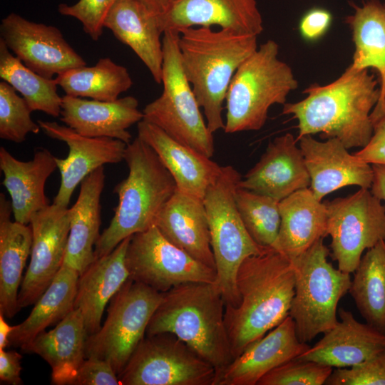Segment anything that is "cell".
Wrapping results in <instances>:
<instances>
[{"instance_id":"cell-1","label":"cell","mask_w":385,"mask_h":385,"mask_svg":"<svg viewBox=\"0 0 385 385\" xmlns=\"http://www.w3.org/2000/svg\"><path fill=\"white\" fill-rule=\"evenodd\" d=\"M307 97L283 105L282 113L298 120V138L320 133L337 138L347 149L364 148L374 133L371 113L380 98V87L369 69L351 65L334 81L312 84L304 91Z\"/></svg>"},{"instance_id":"cell-2","label":"cell","mask_w":385,"mask_h":385,"mask_svg":"<svg viewBox=\"0 0 385 385\" xmlns=\"http://www.w3.org/2000/svg\"><path fill=\"white\" fill-rule=\"evenodd\" d=\"M294 284L293 262L274 249L243 260L236 277L240 303L224 313L233 359L289 315Z\"/></svg>"},{"instance_id":"cell-3","label":"cell","mask_w":385,"mask_h":385,"mask_svg":"<svg viewBox=\"0 0 385 385\" xmlns=\"http://www.w3.org/2000/svg\"><path fill=\"white\" fill-rule=\"evenodd\" d=\"M178 32L183 71L214 134L225 128L222 111L227 89L237 68L258 48L257 36L211 27Z\"/></svg>"},{"instance_id":"cell-4","label":"cell","mask_w":385,"mask_h":385,"mask_svg":"<svg viewBox=\"0 0 385 385\" xmlns=\"http://www.w3.org/2000/svg\"><path fill=\"white\" fill-rule=\"evenodd\" d=\"M225 307L217 283L180 284L163 292L145 335L175 334L215 368L217 377L233 359Z\"/></svg>"},{"instance_id":"cell-5","label":"cell","mask_w":385,"mask_h":385,"mask_svg":"<svg viewBox=\"0 0 385 385\" xmlns=\"http://www.w3.org/2000/svg\"><path fill=\"white\" fill-rule=\"evenodd\" d=\"M124 160L128 174L113 189L118 202L108 227L96 243V259L110 253L125 238L155 225L177 189L156 153L138 137L127 144Z\"/></svg>"},{"instance_id":"cell-6","label":"cell","mask_w":385,"mask_h":385,"mask_svg":"<svg viewBox=\"0 0 385 385\" xmlns=\"http://www.w3.org/2000/svg\"><path fill=\"white\" fill-rule=\"evenodd\" d=\"M278 54L277 43L267 40L237 68L226 94L225 133L261 129L270 108L285 104L289 93L297 89L291 67Z\"/></svg>"},{"instance_id":"cell-7","label":"cell","mask_w":385,"mask_h":385,"mask_svg":"<svg viewBox=\"0 0 385 385\" xmlns=\"http://www.w3.org/2000/svg\"><path fill=\"white\" fill-rule=\"evenodd\" d=\"M241 178L234 167L222 166L218 177L207 188L202 199L215 262L217 284L225 307H235L240 303L236 277L243 260L271 249L255 242L240 217L235 190Z\"/></svg>"},{"instance_id":"cell-8","label":"cell","mask_w":385,"mask_h":385,"mask_svg":"<svg viewBox=\"0 0 385 385\" xmlns=\"http://www.w3.org/2000/svg\"><path fill=\"white\" fill-rule=\"evenodd\" d=\"M329 255L322 238L292 260L295 284L289 315L304 343L337 324L339 302L351 286L350 274L335 268L327 260Z\"/></svg>"},{"instance_id":"cell-9","label":"cell","mask_w":385,"mask_h":385,"mask_svg":"<svg viewBox=\"0 0 385 385\" xmlns=\"http://www.w3.org/2000/svg\"><path fill=\"white\" fill-rule=\"evenodd\" d=\"M179 32L163 34L161 95L143 110V120L155 125L175 140L212 158L213 133L209 130L192 86L183 69L178 47Z\"/></svg>"},{"instance_id":"cell-10","label":"cell","mask_w":385,"mask_h":385,"mask_svg":"<svg viewBox=\"0 0 385 385\" xmlns=\"http://www.w3.org/2000/svg\"><path fill=\"white\" fill-rule=\"evenodd\" d=\"M163 298V292L128 278L111 299L104 324L88 336L86 358L104 359L120 374L145 337Z\"/></svg>"},{"instance_id":"cell-11","label":"cell","mask_w":385,"mask_h":385,"mask_svg":"<svg viewBox=\"0 0 385 385\" xmlns=\"http://www.w3.org/2000/svg\"><path fill=\"white\" fill-rule=\"evenodd\" d=\"M216 371L171 333L144 337L122 371L120 385H215Z\"/></svg>"},{"instance_id":"cell-12","label":"cell","mask_w":385,"mask_h":385,"mask_svg":"<svg viewBox=\"0 0 385 385\" xmlns=\"http://www.w3.org/2000/svg\"><path fill=\"white\" fill-rule=\"evenodd\" d=\"M325 204L332 257L340 270L351 274L364 251L385 241V205L366 188Z\"/></svg>"},{"instance_id":"cell-13","label":"cell","mask_w":385,"mask_h":385,"mask_svg":"<svg viewBox=\"0 0 385 385\" xmlns=\"http://www.w3.org/2000/svg\"><path fill=\"white\" fill-rule=\"evenodd\" d=\"M125 264L129 278L163 293L188 282L217 283L215 270L174 245L155 225L131 236Z\"/></svg>"},{"instance_id":"cell-14","label":"cell","mask_w":385,"mask_h":385,"mask_svg":"<svg viewBox=\"0 0 385 385\" xmlns=\"http://www.w3.org/2000/svg\"><path fill=\"white\" fill-rule=\"evenodd\" d=\"M29 225L31 258L19 289V310L36 302L63 264L70 230L69 209L49 205L33 215Z\"/></svg>"},{"instance_id":"cell-15","label":"cell","mask_w":385,"mask_h":385,"mask_svg":"<svg viewBox=\"0 0 385 385\" xmlns=\"http://www.w3.org/2000/svg\"><path fill=\"white\" fill-rule=\"evenodd\" d=\"M0 34L14 56L43 77L54 78L67 70L86 66L56 26L11 13L1 20Z\"/></svg>"},{"instance_id":"cell-16","label":"cell","mask_w":385,"mask_h":385,"mask_svg":"<svg viewBox=\"0 0 385 385\" xmlns=\"http://www.w3.org/2000/svg\"><path fill=\"white\" fill-rule=\"evenodd\" d=\"M38 123L47 136L64 142L69 149L66 158L56 157L61 183L54 204L68 207L76 188L86 176L105 164L124 160L127 144L120 140L84 136L55 121L38 120Z\"/></svg>"},{"instance_id":"cell-17","label":"cell","mask_w":385,"mask_h":385,"mask_svg":"<svg viewBox=\"0 0 385 385\" xmlns=\"http://www.w3.org/2000/svg\"><path fill=\"white\" fill-rule=\"evenodd\" d=\"M156 17L163 34L212 26L257 36L263 31L257 0H171Z\"/></svg>"},{"instance_id":"cell-18","label":"cell","mask_w":385,"mask_h":385,"mask_svg":"<svg viewBox=\"0 0 385 385\" xmlns=\"http://www.w3.org/2000/svg\"><path fill=\"white\" fill-rule=\"evenodd\" d=\"M297 140L310 177L309 188L317 200L349 185L371 188V165L350 154L338 139L319 141L306 135Z\"/></svg>"},{"instance_id":"cell-19","label":"cell","mask_w":385,"mask_h":385,"mask_svg":"<svg viewBox=\"0 0 385 385\" xmlns=\"http://www.w3.org/2000/svg\"><path fill=\"white\" fill-rule=\"evenodd\" d=\"M309 347L299 340L294 322L288 315L233 359L217 376L215 385H257L268 372L298 357Z\"/></svg>"},{"instance_id":"cell-20","label":"cell","mask_w":385,"mask_h":385,"mask_svg":"<svg viewBox=\"0 0 385 385\" xmlns=\"http://www.w3.org/2000/svg\"><path fill=\"white\" fill-rule=\"evenodd\" d=\"M310 177L297 140L291 133L270 141L260 160L238 183V187L278 201L309 188Z\"/></svg>"},{"instance_id":"cell-21","label":"cell","mask_w":385,"mask_h":385,"mask_svg":"<svg viewBox=\"0 0 385 385\" xmlns=\"http://www.w3.org/2000/svg\"><path fill=\"white\" fill-rule=\"evenodd\" d=\"M60 120L82 135L111 138L128 144L132 135L128 129L143 120V113L133 96L103 101L65 95Z\"/></svg>"},{"instance_id":"cell-22","label":"cell","mask_w":385,"mask_h":385,"mask_svg":"<svg viewBox=\"0 0 385 385\" xmlns=\"http://www.w3.org/2000/svg\"><path fill=\"white\" fill-rule=\"evenodd\" d=\"M338 314L340 321L297 358L346 368L385 351V334L356 320L350 311L339 308Z\"/></svg>"},{"instance_id":"cell-23","label":"cell","mask_w":385,"mask_h":385,"mask_svg":"<svg viewBox=\"0 0 385 385\" xmlns=\"http://www.w3.org/2000/svg\"><path fill=\"white\" fill-rule=\"evenodd\" d=\"M138 137L156 153L180 191L203 199L222 166L197 150L175 140L155 125L142 120Z\"/></svg>"},{"instance_id":"cell-24","label":"cell","mask_w":385,"mask_h":385,"mask_svg":"<svg viewBox=\"0 0 385 385\" xmlns=\"http://www.w3.org/2000/svg\"><path fill=\"white\" fill-rule=\"evenodd\" d=\"M56 168V157L46 148L38 149L31 160L24 162L14 158L4 147L0 148L2 185L10 195L16 221L29 225L34 214L50 205L45 184Z\"/></svg>"},{"instance_id":"cell-25","label":"cell","mask_w":385,"mask_h":385,"mask_svg":"<svg viewBox=\"0 0 385 385\" xmlns=\"http://www.w3.org/2000/svg\"><path fill=\"white\" fill-rule=\"evenodd\" d=\"M155 225L171 243L215 270L203 200L176 189Z\"/></svg>"},{"instance_id":"cell-26","label":"cell","mask_w":385,"mask_h":385,"mask_svg":"<svg viewBox=\"0 0 385 385\" xmlns=\"http://www.w3.org/2000/svg\"><path fill=\"white\" fill-rule=\"evenodd\" d=\"M130 238L96 259L79 275L74 309L80 310L88 335L100 329L106 304L129 278L125 254Z\"/></svg>"},{"instance_id":"cell-27","label":"cell","mask_w":385,"mask_h":385,"mask_svg":"<svg viewBox=\"0 0 385 385\" xmlns=\"http://www.w3.org/2000/svg\"><path fill=\"white\" fill-rule=\"evenodd\" d=\"M104 28L129 46L162 83L163 43L156 15L138 0H117L108 12Z\"/></svg>"},{"instance_id":"cell-28","label":"cell","mask_w":385,"mask_h":385,"mask_svg":"<svg viewBox=\"0 0 385 385\" xmlns=\"http://www.w3.org/2000/svg\"><path fill=\"white\" fill-rule=\"evenodd\" d=\"M88 336L83 317L74 309L53 329L40 333L21 349L40 356L50 365L52 384L71 385L86 359Z\"/></svg>"},{"instance_id":"cell-29","label":"cell","mask_w":385,"mask_h":385,"mask_svg":"<svg viewBox=\"0 0 385 385\" xmlns=\"http://www.w3.org/2000/svg\"><path fill=\"white\" fill-rule=\"evenodd\" d=\"M103 166L86 176L79 195L69 209L70 230L63 265L82 274L95 260L94 249L101 234V196L105 185Z\"/></svg>"},{"instance_id":"cell-30","label":"cell","mask_w":385,"mask_h":385,"mask_svg":"<svg viewBox=\"0 0 385 385\" xmlns=\"http://www.w3.org/2000/svg\"><path fill=\"white\" fill-rule=\"evenodd\" d=\"M281 217L277 250L292 261L327 235V207L309 188L279 202Z\"/></svg>"},{"instance_id":"cell-31","label":"cell","mask_w":385,"mask_h":385,"mask_svg":"<svg viewBox=\"0 0 385 385\" xmlns=\"http://www.w3.org/2000/svg\"><path fill=\"white\" fill-rule=\"evenodd\" d=\"M11 202L0 193V314L12 318L19 311L22 273L31 253L30 225L11 220Z\"/></svg>"},{"instance_id":"cell-32","label":"cell","mask_w":385,"mask_h":385,"mask_svg":"<svg viewBox=\"0 0 385 385\" xmlns=\"http://www.w3.org/2000/svg\"><path fill=\"white\" fill-rule=\"evenodd\" d=\"M79 275L75 270L62 265L28 317L14 325L9 337L10 346L22 348L29 344L47 327L59 323L74 309Z\"/></svg>"},{"instance_id":"cell-33","label":"cell","mask_w":385,"mask_h":385,"mask_svg":"<svg viewBox=\"0 0 385 385\" xmlns=\"http://www.w3.org/2000/svg\"><path fill=\"white\" fill-rule=\"evenodd\" d=\"M346 18L355 51L351 66L358 70L373 68L379 76L380 91L385 87V2L368 0Z\"/></svg>"},{"instance_id":"cell-34","label":"cell","mask_w":385,"mask_h":385,"mask_svg":"<svg viewBox=\"0 0 385 385\" xmlns=\"http://www.w3.org/2000/svg\"><path fill=\"white\" fill-rule=\"evenodd\" d=\"M349 290L366 323L385 334V241L366 250Z\"/></svg>"},{"instance_id":"cell-35","label":"cell","mask_w":385,"mask_h":385,"mask_svg":"<svg viewBox=\"0 0 385 385\" xmlns=\"http://www.w3.org/2000/svg\"><path fill=\"white\" fill-rule=\"evenodd\" d=\"M55 80L66 95L103 101L118 99L133 83L128 69L110 58H100L93 66L67 70Z\"/></svg>"},{"instance_id":"cell-36","label":"cell","mask_w":385,"mask_h":385,"mask_svg":"<svg viewBox=\"0 0 385 385\" xmlns=\"http://www.w3.org/2000/svg\"><path fill=\"white\" fill-rule=\"evenodd\" d=\"M0 77L19 92L32 111L60 117L62 97L54 78L40 76L26 66L0 38Z\"/></svg>"},{"instance_id":"cell-37","label":"cell","mask_w":385,"mask_h":385,"mask_svg":"<svg viewBox=\"0 0 385 385\" xmlns=\"http://www.w3.org/2000/svg\"><path fill=\"white\" fill-rule=\"evenodd\" d=\"M235 202L243 224L255 242L277 250L281 222L279 201L237 187Z\"/></svg>"},{"instance_id":"cell-38","label":"cell","mask_w":385,"mask_h":385,"mask_svg":"<svg viewBox=\"0 0 385 385\" xmlns=\"http://www.w3.org/2000/svg\"><path fill=\"white\" fill-rule=\"evenodd\" d=\"M7 82H0V138L16 143L24 142L29 133L37 134L39 124L23 97Z\"/></svg>"},{"instance_id":"cell-39","label":"cell","mask_w":385,"mask_h":385,"mask_svg":"<svg viewBox=\"0 0 385 385\" xmlns=\"http://www.w3.org/2000/svg\"><path fill=\"white\" fill-rule=\"evenodd\" d=\"M333 370L327 365L295 358L268 372L257 385H322Z\"/></svg>"},{"instance_id":"cell-40","label":"cell","mask_w":385,"mask_h":385,"mask_svg":"<svg viewBox=\"0 0 385 385\" xmlns=\"http://www.w3.org/2000/svg\"><path fill=\"white\" fill-rule=\"evenodd\" d=\"M328 385H385V351L346 368H337Z\"/></svg>"},{"instance_id":"cell-41","label":"cell","mask_w":385,"mask_h":385,"mask_svg":"<svg viewBox=\"0 0 385 385\" xmlns=\"http://www.w3.org/2000/svg\"><path fill=\"white\" fill-rule=\"evenodd\" d=\"M117 0H79L73 5L60 4L58 12L78 20L83 31L93 41H98L103 30L105 18Z\"/></svg>"},{"instance_id":"cell-42","label":"cell","mask_w":385,"mask_h":385,"mask_svg":"<svg viewBox=\"0 0 385 385\" xmlns=\"http://www.w3.org/2000/svg\"><path fill=\"white\" fill-rule=\"evenodd\" d=\"M71 385H120V382L108 361L88 357L78 368Z\"/></svg>"},{"instance_id":"cell-43","label":"cell","mask_w":385,"mask_h":385,"mask_svg":"<svg viewBox=\"0 0 385 385\" xmlns=\"http://www.w3.org/2000/svg\"><path fill=\"white\" fill-rule=\"evenodd\" d=\"M332 14L326 9L314 7L308 10L301 18L299 30L307 41H315L322 38L329 29Z\"/></svg>"},{"instance_id":"cell-44","label":"cell","mask_w":385,"mask_h":385,"mask_svg":"<svg viewBox=\"0 0 385 385\" xmlns=\"http://www.w3.org/2000/svg\"><path fill=\"white\" fill-rule=\"evenodd\" d=\"M374 133L369 142L354 153L363 161L371 165H385V118L371 116Z\"/></svg>"},{"instance_id":"cell-45","label":"cell","mask_w":385,"mask_h":385,"mask_svg":"<svg viewBox=\"0 0 385 385\" xmlns=\"http://www.w3.org/2000/svg\"><path fill=\"white\" fill-rule=\"evenodd\" d=\"M22 356L16 351L0 349V379L11 385L23 384L21 378Z\"/></svg>"},{"instance_id":"cell-46","label":"cell","mask_w":385,"mask_h":385,"mask_svg":"<svg viewBox=\"0 0 385 385\" xmlns=\"http://www.w3.org/2000/svg\"><path fill=\"white\" fill-rule=\"evenodd\" d=\"M371 166L374 179L370 190L376 197L385 201V165L374 164Z\"/></svg>"},{"instance_id":"cell-47","label":"cell","mask_w":385,"mask_h":385,"mask_svg":"<svg viewBox=\"0 0 385 385\" xmlns=\"http://www.w3.org/2000/svg\"><path fill=\"white\" fill-rule=\"evenodd\" d=\"M14 326L9 325L4 319V316L0 314V349H5L10 346L9 337L13 332Z\"/></svg>"},{"instance_id":"cell-48","label":"cell","mask_w":385,"mask_h":385,"mask_svg":"<svg viewBox=\"0 0 385 385\" xmlns=\"http://www.w3.org/2000/svg\"><path fill=\"white\" fill-rule=\"evenodd\" d=\"M154 14H158L163 11L171 0H138Z\"/></svg>"},{"instance_id":"cell-49","label":"cell","mask_w":385,"mask_h":385,"mask_svg":"<svg viewBox=\"0 0 385 385\" xmlns=\"http://www.w3.org/2000/svg\"><path fill=\"white\" fill-rule=\"evenodd\" d=\"M371 116H382L385 118V91L380 96L379 100L374 108Z\"/></svg>"},{"instance_id":"cell-50","label":"cell","mask_w":385,"mask_h":385,"mask_svg":"<svg viewBox=\"0 0 385 385\" xmlns=\"http://www.w3.org/2000/svg\"><path fill=\"white\" fill-rule=\"evenodd\" d=\"M385 91V87L383 91H380V96L382 95Z\"/></svg>"}]
</instances>
